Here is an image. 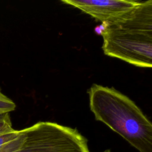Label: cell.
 <instances>
[{"instance_id": "obj_1", "label": "cell", "mask_w": 152, "mask_h": 152, "mask_svg": "<svg viewBox=\"0 0 152 152\" xmlns=\"http://www.w3.org/2000/svg\"><path fill=\"white\" fill-rule=\"evenodd\" d=\"M107 23L101 33L106 55L136 66H152L151 0L138 2L132 10Z\"/></svg>"}, {"instance_id": "obj_2", "label": "cell", "mask_w": 152, "mask_h": 152, "mask_svg": "<svg viewBox=\"0 0 152 152\" xmlns=\"http://www.w3.org/2000/svg\"><path fill=\"white\" fill-rule=\"evenodd\" d=\"M95 119L140 152H152V124L128 97L114 88L94 84L87 91Z\"/></svg>"}, {"instance_id": "obj_3", "label": "cell", "mask_w": 152, "mask_h": 152, "mask_svg": "<svg viewBox=\"0 0 152 152\" xmlns=\"http://www.w3.org/2000/svg\"><path fill=\"white\" fill-rule=\"evenodd\" d=\"M24 131V141L12 152H90L87 138L75 128L39 122Z\"/></svg>"}, {"instance_id": "obj_4", "label": "cell", "mask_w": 152, "mask_h": 152, "mask_svg": "<svg viewBox=\"0 0 152 152\" xmlns=\"http://www.w3.org/2000/svg\"><path fill=\"white\" fill-rule=\"evenodd\" d=\"M102 23L110 22L129 12L139 1L126 0H61Z\"/></svg>"}, {"instance_id": "obj_5", "label": "cell", "mask_w": 152, "mask_h": 152, "mask_svg": "<svg viewBox=\"0 0 152 152\" xmlns=\"http://www.w3.org/2000/svg\"><path fill=\"white\" fill-rule=\"evenodd\" d=\"M16 108L15 103L1 91L0 88V112H10L14 110Z\"/></svg>"}, {"instance_id": "obj_6", "label": "cell", "mask_w": 152, "mask_h": 152, "mask_svg": "<svg viewBox=\"0 0 152 152\" xmlns=\"http://www.w3.org/2000/svg\"><path fill=\"white\" fill-rule=\"evenodd\" d=\"M13 130L10 112H0V134Z\"/></svg>"}, {"instance_id": "obj_7", "label": "cell", "mask_w": 152, "mask_h": 152, "mask_svg": "<svg viewBox=\"0 0 152 152\" xmlns=\"http://www.w3.org/2000/svg\"><path fill=\"white\" fill-rule=\"evenodd\" d=\"M22 132V130H13L0 134V146L17 138Z\"/></svg>"}, {"instance_id": "obj_8", "label": "cell", "mask_w": 152, "mask_h": 152, "mask_svg": "<svg viewBox=\"0 0 152 152\" xmlns=\"http://www.w3.org/2000/svg\"><path fill=\"white\" fill-rule=\"evenodd\" d=\"M103 152H111V151H110V150H106L105 151H103Z\"/></svg>"}]
</instances>
